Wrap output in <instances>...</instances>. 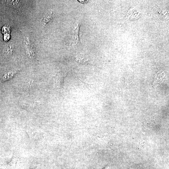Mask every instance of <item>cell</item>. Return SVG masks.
<instances>
[{"label":"cell","mask_w":169,"mask_h":169,"mask_svg":"<svg viewBox=\"0 0 169 169\" xmlns=\"http://www.w3.org/2000/svg\"><path fill=\"white\" fill-rule=\"evenodd\" d=\"M54 14L52 11H50V13H48L42 19V21L44 26H47L51 23L54 18Z\"/></svg>","instance_id":"1"},{"label":"cell","mask_w":169,"mask_h":169,"mask_svg":"<svg viewBox=\"0 0 169 169\" xmlns=\"http://www.w3.org/2000/svg\"><path fill=\"white\" fill-rule=\"evenodd\" d=\"M16 72H17L13 71L9 72V73L5 74L3 77V81H7V80L11 78L15 75L16 73Z\"/></svg>","instance_id":"2"},{"label":"cell","mask_w":169,"mask_h":169,"mask_svg":"<svg viewBox=\"0 0 169 169\" xmlns=\"http://www.w3.org/2000/svg\"><path fill=\"white\" fill-rule=\"evenodd\" d=\"M4 55L7 57H9V56L11 55L12 52L10 49H6L4 51Z\"/></svg>","instance_id":"3"},{"label":"cell","mask_w":169,"mask_h":169,"mask_svg":"<svg viewBox=\"0 0 169 169\" xmlns=\"http://www.w3.org/2000/svg\"><path fill=\"white\" fill-rule=\"evenodd\" d=\"M79 26H78L77 27V29H76V30H77V31H76V37H77L76 38V39H77V41L78 42V43H80L79 42V38H78V37L77 36V32H78V31H79ZM78 34V33H77Z\"/></svg>","instance_id":"4"}]
</instances>
